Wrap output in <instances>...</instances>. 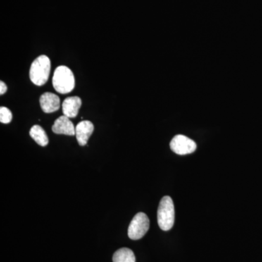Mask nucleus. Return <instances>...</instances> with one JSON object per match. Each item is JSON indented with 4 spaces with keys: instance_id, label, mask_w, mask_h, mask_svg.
Wrapping results in <instances>:
<instances>
[{
    "instance_id": "7",
    "label": "nucleus",
    "mask_w": 262,
    "mask_h": 262,
    "mask_svg": "<svg viewBox=\"0 0 262 262\" xmlns=\"http://www.w3.org/2000/svg\"><path fill=\"white\" fill-rule=\"evenodd\" d=\"M52 130L56 134H63L67 136H74L76 134L73 122L65 115L57 119L52 127Z\"/></svg>"
},
{
    "instance_id": "9",
    "label": "nucleus",
    "mask_w": 262,
    "mask_h": 262,
    "mask_svg": "<svg viewBox=\"0 0 262 262\" xmlns=\"http://www.w3.org/2000/svg\"><path fill=\"white\" fill-rule=\"evenodd\" d=\"M82 105V100L80 97L73 96L66 98L62 103V110L63 115L69 118H75L79 113V110Z\"/></svg>"
},
{
    "instance_id": "12",
    "label": "nucleus",
    "mask_w": 262,
    "mask_h": 262,
    "mask_svg": "<svg viewBox=\"0 0 262 262\" xmlns=\"http://www.w3.org/2000/svg\"><path fill=\"white\" fill-rule=\"evenodd\" d=\"M13 119V115L9 108L1 106L0 108V122L2 123L8 124L11 122Z\"/></svg>"
},
{
    "instance_id": "3",
    "label": "nucleus",
    "mask_w": 262,
    "mask_h": 262,
    "mask_svg": "<svg viewBox=\"0 0 262 262\" xmlns=\"http://www.w3.org/2000/svg\"><path fill=\"white\" fill-rule=\"evenodd\" d=\"M174 221L175 210L173 200L169 196H163L158 207V225L162 230L168 231L173 227Z\"/></svg>"
},
{
    "instance_id": "8",
    "label": "nucleus",
    "mask_w": 262,
    "mask_h": 262,
    "mask_svg": "<svg viewBox=\"0 0 262 262\" xmlns=\"http://www.w3.org/2000/svg\"><path fill=\"white\" fill-rule=\"evenodd\" d=\"M94 130V125L91 121L84 120L80 122L75 127L76 136L80 146H85L89 138Z\"/></svg>"
},
{
    "instance_id": "11",
    "label": "nucleus",
    "mask_w": 262,
    "mask_h": 262,
    "mask_svg": "<svg viewBox=\"0 0 262 262\" xmlns=\"http://www.w3.org/2000/svg\"><path fill=\"white\" fill-rule=\"evenodd\" d=\"M113 262H136V256L132 250L122 248L113 255Z\"/></svg>"
},
{
    "instance_id": "13",
    "label": "nucleus",
    "mask_w": 262,
    "mask_h": 262,
    "mask_svg": "<svg viewBox=\"0 0 262 262\" xmlns=\"http://www.w3.org/2000/svg\"><path fill=\"white\" fill-rule=\"evenodd\" d=\"M7 90H8V86L6 85V84H5L4 82L1 81V82H0V94L3 95L5 94Z\"/></svg>"
},
{
    "instance_id": "1",
    "label": "nucleus",
    "mask_w": 262,
    "mask_h": 262,
    "mask_svg": "<svg viewBox=\"0 0 262 262\" xmlns=\"http://www.w3.org/2000/svg\"><path fill=\"white\" fill-rule=\"evenodd\" d=\"M53 85L57 92L67 94L75 89V80L73 72L66 66H60L55 70Z\"/></svg>"
},
{
    "instance_id": "2",
    "label": "nucleus",
    "mask_w": 262,
    "mask_h": 262,
    "mask_svg": "<svg viewBox=\"0 0 262 262\" xmlns=\"http://www.w3.org/2000/svg\"><path fill=\"white\" fill-rule=\"evenodd\" d=\"M51 60L47 56L37 57L31 65V81L37 86H42L47 82L51 73Z\"/></svg>"
},
{
    "instance_id": "4",
    "label": "nucleus",
    "mask_w": 262,
    "mask_h": 262,
    "mask_svg": "<svg viewBox=\"0 0 262 262\" xmlns=\"http://www.w3.org/2000/svg\"><path fill=\"white\" fill-rule=\"evenodd\" d=\"M149 229V220L144 213H137L131 221L127 234L129 238L137 241L142 238Z\"/></svg>"
},
{
    "instance_id": "10",
    "label": "nucleus",
    "mask_w": 262,
    "mask_h": 262,
    "mask_svg": "<svg viewBox=\"0 0 262 262\" xmlns=\"http://www.w3.org/2000/svg\"><path fill=\"white\" fill-rule=\"evenodd\" d=\"M31 137L36 141L37 144L42 146H47L49 143V139L46 131L42 127L39 125H34L31 128L30 132H29Z\"/></svg>"
},
{
    "instance_id": "6",
    "label": "nucleus",
    "mask_w": 262,
    "mask_h": 262,
    "mask_svg": "<svg viewBox=\"0 0 262 262\" xmlns=\"http://www.w3.org/2000/svg\"><path fill=\"white\" fill-rule=\"evenodd\" d=\"M41 108L45 113H53L58 111L61 105L60 98L53 93L46 92L39 98Z\"/></svg>"
},
{
    "instance_id": "5",
    "label": "nucleus",
    "mask_w": 262,
    "mask_h": 262,
    "mask_svg": "<svg viewBox=\"0 0 262 262\" xmlns=\"http://www.w3.org/2000/svg\"><path fill=\"white\" fill-rule=\"evenodd\" d=\"M170 146L174 153L179 155L191 154L196 149V143L183 135L176 136L170 141Z\"/></svg>"
}]
</instances>
